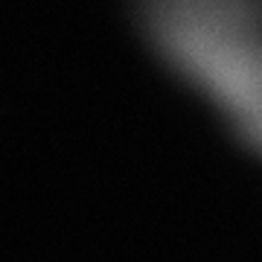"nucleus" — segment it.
I'll return each instance as SVG.
<instances>
[{"mask_svg": "<svg viewBox=\"0 0 262 262\" xmlns=\"http://www.w3.org/2000/svg\"><path fill=\"white\" fill-rule=\"evenodd\" d=\"M169 53L262 140V24L242 0H155Z\"/></svg>", "mask_w": 262, "mask_h": 262, "instance_id": "nucleus-1", "label": "nucleus"}]
</instances>
